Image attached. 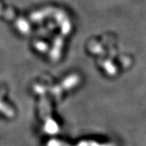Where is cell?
<instances>
[{"label":"cell","mask_w":146,"mask_h":146,"mask_svg":"<svg viewBox=\"0 0 146 146\" xmlns=\"http://www.w3.org/2000/svg\"><path fill=\"white\" fill-rule=\"evenodd\" d=\"M0 112H2L3 114H4L7 117H11L14 115V112L11 110V108L1 101H0Z\"/></svg>","instance_id":"6da1fadb"}]
</instances>
